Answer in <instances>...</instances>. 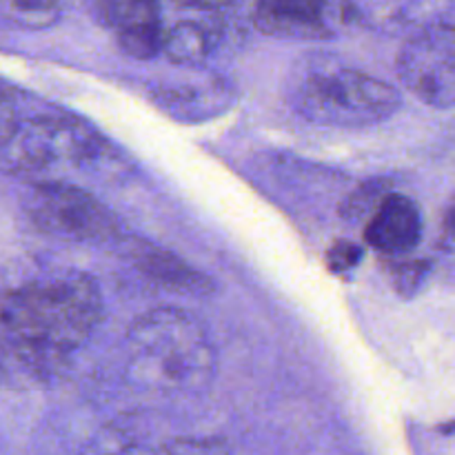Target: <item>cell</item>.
<instances>
[{
  "mask_svg": "<svg viewBox=\"0 0 455 455\" xmlns=\"http://www.w3.org/2000/svg\"><path fill=\"white\" fill-rule=\"evenodd\" d=\"M20 114L16 107V89L0 83V149L13 138L20 127Z\"/></svg>",
  "mask_w": 455,
  "mask_h": 455,
  "instance_id": "obj_17",
  "label": "cell"
},
{
  "mask_svg": "<svg viewBox=\"0 0 455 455\" xmlns=\"http://www.w3.org/2000/svg\"><path fill=\"white\" fill-rule=\"evenodd\" d=\"M109 145L87 120L65 111H47L20 120L12 140L3 147L16 172L43 173L58 164H92L102 160Z\"/></svg>",
  "mask_w": 455,
  "mask_h": 455,
  "instance_id": "obj_4",
  "label": "cell"
},
{
  "mask_svg": "<svg viewBox=\"0 0 455 455\" xmlns=\"http://www.w3.org/2000/svg\"><path fill=\"white\" fill-rule=\"evenodd\" d=\"M398 78L435 109L455 107V22L440 20L407 38L395 60Z\"/></svg>",
  "mask_w": 455,
  "mask_h": 455,
  "instance_id": "obj_6",
  "label": "cell"
},
{
  "mask_svg": "<svg viewBox=\"0 0 455 455\" xmlns=\"http://www.w3.org/2000/svg\"><path fill=\"white\" fill-rule=\"evenodd\" d=\"M129 256L140 274H145L151 283L160 284L167 291L198 298L213 293V280L196 267L187 265L182 258L173 256L172 251L151 247L147 243H133Z\"/></svg>",
  "mask_w": 455,
  "mask_h": 455,
  "instance_id": "obj_13",
  "label": "cell"
},
{
  "mask_svg": "<svg viewBox=\"0 0 455 455\" xmlns=\"http://www.w3.org/2000/svg\"><path fill=\"white\" fill-rule=\"evenodd\" d=\"M25 209L44 234L74 243L120 240V222L96 196L62 180H36L29 185Z\"/></svg>",
  "mask_w": 455,
  "mask_h": 455,
  "instance_id": "obj_5",
  "label": "cell"
},
{
  "mask_svg": "<svg viewBox=\"0 0 455 455\" xmlns=\"http://www.w3.org/2000/svg\"><path fill=\"white\" fill-rule=\"evenodd\" d=\"M329 0H256L253 25L258 31L283 40H324Z\"/></svg>",
  "mask_w": 455,
  "mask_h": 455,
  "instance_id": "obj_11",
  "label": "cell"
},
{
  "mask_svg": "<svg viewBox=\"0 0 455 455\" xmlns=\"http://www.w3.org/2000/svg\"><path fill=\"white\" fill-rule=\"evenodd\" d=\"M234 3H238V0H176V4H180V7L196 9V12H222Z\"/></svg>",
  "mask_w": 455,
  "mask_h": 455,
  "instance_id": "obj_19",
  "label": "cell"
},
{
  "mask_svg": "<svg viewBox=\"0 0 455 455\" xmlns=\"http://www.w3.org/2000/svg\"><path fill=\"white\" fill-rule=\"evenodd\" d=\"M443 231H444V240H449V243L455 244V196L451 198V203L447 204V209H444Z\"/></svg>",
  "mask_w": 455,
  "mask_h": 455,
  "instance_id": "obj_20",
  "label": "cell"
},
{
  "mask_svg": "<svg viewBox=\"0 0 455 455\" xmlns=\"http://www.w3.org/2000/svg\"><path fill=\"white\" fill-rule=\"evenodd\" d=\"M151 100L164 114L176 120H209L220 116L234 100L231 84L220 76H203V78H176L156 84Z\"/></svg>",
  "mask_w": 455,
  "mask_h": 455,
  "instance_id": "obj_10",
  "label": "cell"
},
{
  "mask_svg": "<svg viewBox=\"0 0 455 455\" xmlns=\"http://www.w3.org/2000/svg\"><path fill=\"white\" fill-rule=\"evenodd\" d=\"M227 34V22L220 12H200L198 18L178 20L163 34L160 52L182 67H198L218 52Z\"/></svg>",
  "mask_w": 455,
  "mask_h": 455,
  "instance_id": "obj_12",
  "label": "cell"
},
{
  "mask_svg": "<svg viewBox=\"0 0 455 455\" xmlns=\"http://www.w3.org/2000/svg\"><path fill=\"white\" fill-rule=\"evenodd\" d=\"M100 320V289L80 271L31 280L0 300L4 349L34 376L60 369L92 338Z\"/></svg>",
  "mask_w": 455,
  "mask_h": 455,
  "instance_id": "obj_1",
  "label": "cell"
},
{
  "mask_svg": "<svg viewBox=\"0 0 455 455\" xmlns=\"http://www.w3.org/2000/svg\"><path fill=\"white\" fill-rule=\"evenodd\" d=\"M387 191V182L385 180H371V182H364L363 187L349 194V198L342 203L340 212L347 220H360L364 216H371L373 209L378 207L382 198H385Z\"/></svg>",
  "mask_w": 455,
  "mask_h": 455,
  "instance_id": "obj_16",
  "label": "cell"
},
{
  "mask_svg": "<svg viewBox=\"0 0 455 455\" xmlns=\"http://www.w3.org/2000/svg\"><path fill=\"white\" fill-rule=\"evenodd\" d=\"M422 238L420 207L409 196L389 191L369 216L364 240L380 256L404 258Z\"/></svg>",
  "mask_w": 455,
  "mask_h": 455,
  "instance_id": "obj_9",
  "label": "cell"
},
{
  "mask_svg": "<svg viewBox=\"0 0 455 455\" xmlns=\"http://www.w3.org/2000/svg\"><path fill=\"white\" fill-rule=\"evenodd\" d=\"M74 0H0V16L20 29H49L60 22Z\"/></svg>",
  "mask_w": 455,
  "mask_h": 455,
  "instance_id": "obj_14",
  "label": "cell"
},
{
  "mask_svg": "<svg viewBox=\"0 0 455 455\" xmlns=\"http://www.w3.org/2000/svg\"><path fill=\"white\" fill-rule=\"evenodd\" d=\"M287 100L307 123L336 129L385 123L403 105L394 84L331 56H309L296 62L287 78Z\"/></svg>",
  "mask_w": 455,
  "mask_h": 455,
  "instance_id": "obj_3",
  "label": "cell"
},
{
  "mask_svg": "<svg viewBox=\"0 0 455 455\" xmlns=\"http://www.w3.org/2000/svg\"><path fill=\"white\" fill-rule=\"evenodd\" d=\"M360 256H363V249L342 240V243L336 244V247L331 249V253H329V267H331L336 274H345V271L354 269V267L358 265Z\"/></svg>",
  "mask_w": 455,
  "mask_h": 455,
  "instance_id": "obj_18",
  "label": "cell"
},
{
  "mask_svg": "<svg viewBox=\"0 0 455 455\" xmlns=\"http://www.w3.org/2000/svg\"><path fill=\"white\" fill-rule=\"evenodd\" d=\"M218 354L207 327L189 311L158 307L124 336V380L156 395H189L212 387Z\"/></svg>",
  "mask_w": 455,
  "mask_h": 455,
  "instance_id": "obj_2",
  "label": "cell"
},
{
  "mask_svg": "<svg viewBox=\"0 0 455 455\" xmlns=\"http://www.w3.org/2000/svg\"><path fill=\"white\" fill-rule=\"evenodd\" d=\"M451 0H340L347 25L387 36H411L444 20Z\"/></svg>",
  "mask_w": 455,
  "mask_h": 455,
  "instance_id": "obj_7",
  "label": "cell"
},
{
  "mask_svg": "<svg viewBox=\"0 0 455 455\" xmlns=\"http://www.w3.org/2000/svg\"><path fill=\"white\" fill-rule=\"evenodd\" d=\"M100 20L133 60H151L163 47L160 0H96Z\"/></svg>",
  "mask_w": 455,
  "mask_h": 455,
  "instance_id": "obj_8",
  "label": "cell"
},
{
  "mask_svg": "<svg viewBox=\"0 0 455 455\" xmlns=\"http://www.w3.org/2000/svg\"><path fill=\"white\" fill-rule=\"evenodd\" d=\"M395 260L391 265V283L394 289L403 298H411L420 291L422 283L427 280L431 271V262L427 260H403V258H391Z\"/></svg>",
  "mask_w": 455,
  "mask_h": 455,
  "instance_id": "obj_15",
  "label": "cell"
}]
</instances>
